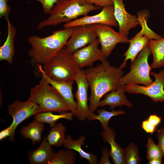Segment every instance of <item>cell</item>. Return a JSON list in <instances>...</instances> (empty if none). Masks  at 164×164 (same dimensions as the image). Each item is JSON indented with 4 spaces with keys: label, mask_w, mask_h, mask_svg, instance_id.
<instances>
[{
    "label": "cell",
    "mask_w": 164,
    "mask_h": 164,
    "mask_svg": "<svg viewBox=\"0 0 164 164\" xmlns=\"http://www.w3.org/2000/svg\"><path fill=\"white\" fill-rule=\"evenodd\" d=\"M84 71L91 89L89 107L91 112L94 113L102 97L117 88L123 72L119 67L111 66L107 60Z\"/></svg>",
    "instance_id": "6da1fadb"
},
{
    "label": "cell",
    "mask_w": 164,
    "mask_h": 164,
    "mask_svg": "<svg viewBox=\"0 0 164 164\" xmlns=\"http://www.w3.org/2000/svg\"><path fill=\"white\" fill-rule=\"evenodd\" d=\"M74 27L54 31L47 36L41 37L36 35L27 39L31 45L28 55L37 63L45 65L50 61L66 44Z\"/></svg>",
    "instance_id": "7a4b0ae2"
},
{
    "label": "cell",
    "mask_w": 164,
    "mask_h": 164,
    "mask_svg": "<svg viewBox=\"0 0 164 164\" xmlns=\"http://www.w3.org/2000/svg\"><path fill=\"white\" fill-rule=\"evenodd\" d=\"M100 9L89 3L86 0H58L51 9L49 17L39 23L37 28L41 29L46 26L68 22Z\"/></svg>",
    "instance_id": "3957f363"
},
{
    "label": "cell",
    "mask_w": 164,
    "mask_h": 164,
    "mask_svg": "<svg viewBox=\"0 0 164 164\" xmlns=\"http://www.w3.org/2000/svg\"><path fill=\"white\" fill-rule=\"evenodd\" d=\"M41 76L39 84L31 89L29 98L39 106L40 112L61 113L70 111L62 96L43 76Z\"/></svg>",
    "instance_id": "277c9868"
},
{
    "label": "cell",
    "mask_w": 164,
    "mask_h": 164,
    "mask_svg": "<svg viewBox=\"0 0 164 164\" xmlns=\"http://www.w3.org/2000/svg\"><path fill=\"white\" fill-rule=\"evenodd\" d=\"M43 68L50 78L61 82H74L80 69L75 61L73 54L69 53L65 46L50 61L43 65Z\"/></svg>",
    "instance_id": "5b68a950"
},
{
    "label": "cell",
    "mask_w": 164,
    "mask_h": 164,
    "mask_svg": "<svg viewBox=\"0 0 164 164\" xmlns=\"http://www.w3.org/2000/svg\"><path fill=\"white\" fill-rule=\"evenodd\" d=\"M149 14V12L146 10L138 12V24L141 25L142 29L129 39V47L123 54L125 58L120 68L122 69L125 67L126 66V62L128 60H131V62H132L140 52L147 45L150 39H158L162 37L148 27L147 21Z\"/></svg>",
    "instance_id": "8992f818"
},
{
    "label": "cell",
    "mask_w": 164,
    "mask_h": 164,
    "mask_svg": "<svg viewBox=\"0 0 164 164\" xmlns=\"http://www.w3.org/2000/svg\"><path fill=\"white\" fill-rule=\"evenodd\" d=\"M152 54L150 47L145 46L131 62V70L123 76L120 83L125 85L130 84H142L148 86L153 82L150 77L152 68L149 65L148 59Z\"/></svg>",
    "instance_id": "52a82bcc"
},
{
    "label": "cell",
    "mask_w": 164,
    "mask_h": 164,
    "mask_svg": "<svg viewBox=\"0 0 164 164\" xmlns=\"http://www.w3.org/2000/svg\"><path fill=\"white\" fill-rule=\"evenodd\" d=\"M8 109L9 114L13 119L10 125L12 128V133L9 139L13 142L15 130L18 126L25 120L40 112V108L36 103L28 98L24 101L15 100L8 105Z\"/></svg>",
    "instance_id": "ba28073f"
},
{
    "label": "cell",
    "mask_w": 164,
    "mask_h": 164,
    "mask_svg": "<svg viewBox=\"0 0 164 164\" xmlns=\"http://www.w3.org/2000/svg\"><path fill=\"white\" fill-rule=\"evenodd\" d=\"M155 80L148 86L138 84H130L125 85L126 92L131 94H141L151 98L153 103L164 101V69L158 73L150 72Z\"/></svg>",
    "instance_id": "9c48e42d"
},
{
    "label": "cell",
    "mask_w": 164,
    "mask_h": 164,
    "mask_svg": "<svg viewBox=\"0 0 164 164\" xmlns=\"http://www.w3.org/2000/svg\"><path fill=\"white\" fill-rule=\"evenodd\" d=\"M97 37L101 45V50L107 58L118 43H128L129 39L119 32L115 31L110 26L94 24Z\"/></svg>",
    "instance_id": "30bf717a"
},
{
    "label": "cell",
    "mask_w": 164,
    "mask_h": 164,
    "mask_svg": "<svg viewBox=\"0 0 164 164\" xmlns=\"http://www.w3.org/2000/svg\"><path fill=\"white\" fill-rule=\"evenodd\" d=\"M94 24L74 27L73 30L65 46L67 51L73 54L87 46L97 39Z\"/></svg>",
    "instance_id": "8fae6325"
},
{
    "label": "cell",
    "mask_w": 164,
    "mask_h": 164,
    "mask_svg": "<svg viewBox=\"0 0 164 164\" xmlns=\"http://www.w3.org/2000/svg\"><path fill=\"white\" fill-rule=\"evenodd\" d=\"M77 89L75 96L76 100L77 113L76 117L79 120L84 121L90 117L91 113L87 105L88 90L89 85L84 70L80 69L77 72L75 79Z\"/></svg>",
    "instance_id": "7c38bea8"
},
{
    "label": "cell",
    "mask_w": 164,
    "mask_h": 164,
    "mask_svg": "<svg viewBox=\"0 0 164 164\" xmlns=\"http://www.w3.org/2000/svg\"><path fill=\"white\" fill-rule=\"evenodd\" d=\"M95 24H102L116 27L118 24L114 15V6L108 5L103 7L101 11L95 15H87L67 22L63 25L64 28L78 26Z\"/></svg>",
    "instance_id": "4fadbf2b"
},
{
    "label": "cell",
    "mask_w": 164,
    "mask_h": 164,
    "mask_svg": "<svg viewBox=\"0 0 164 164\" xmlns=\"http://www.w3.org/2000/svg\"><path fill=\"white\" fill-rule=\"evenodd\" d=\"M99 40L97 39L92 43L73 54V59L79 67H92L93 63L97 60L101 62L107 61V57L101 50L99 49Z\"/></svg>",
    "instance_id": "5bb4252c"
},
{
    "label": "cell",
    "mask_w": 164,
    "mask_h": 164,
    "mask_svg": "<svg viewBox=\"0 0 164 164\" xmlns=\"http://www.w3.org/2000/svg\"><path fill=\"white\" fill-rule=\"evenodd\" d=\"M114 6V15L119 26V32L127 37L130 30L138 24L137 17L128 12L125 9L123 0H112Z\"/></svg>",
    "instance_id": "9a60e30c"
},
{
    "label": "cell",
    "mask_w": 164,
    "mask_h": 164,
    "mask_svg": "<svg viewBox=\"0 0 164 164\" xmlns=\"http://www.w3.org/2000/svg\"><path fill=\"white\" fill-rule=\"evenodd\" d=\"M38 64V67L41 75L43 76L48 83L53 87L64 99L70 111L76 117L77 113L76 102L74 100L72 92L74 82H61L53 80L45 74L42 64Z\"/></svg>",
    "instance_id": "2e32d148"
},
{
    "label": "cell",
    "mask_w": 164,
    "mask_h": 164,
    "mask_svg": "<svg viewBox=\"0 0 164 164\" xmlns=\"http://www.w3.org/2000/svg\"><path fill=\"white\" fill-rule=\"evenodd\" d=\"M126 92L125 85L120 83L116 90H112L104 95V99L100 100L98 107H102L108 105L112 110L117 106L123 105L128 107H132L133 104L125 95Z\"/></svg>",
    "instance_id": "e0dca14e"
},
{
    "label": "cell",
    "mask_w": 164,
    "mask_h": 164,
    "mask_svg": "<svg viewBox=\"0 0 164 164\" xmlns=\"http://www.w3.org/2000/svg\"><path fill=\"white\" fill-rule=\"evenodd\" d=\"M48 142L46 137H44L39 147L28 153V159L31 164H50L55 153Z\"/></svg>",
    "instance_id": "ac0fdd59"
},
{
    "label": "cell",
    "mask_w": 164,
    "mask_h": 164,
    "mask_svg": "<svg viewBox=\"0 0 164 164\" xmlns=\"http://www.w3.org/2000/svg\"><path fill=\"white\" fill-rule=\"evenodd\" d=\"M103 142L109 143L111 147L109 156L115 164H126L124 149L121 148L115 141L116 135L114 129L110 127L101 132Z\"/></svg>",
    "instance_id": "d6986e66"
},
{
    "label": "cell",
    "mask_w": 164,
    "mask_h": 164,
    "mask_svg": "<svg viewBox=\"0 0 164 164\" xmlns=\"http://www.w3.org/2000/svg\"><path fill=\"white\" fill-rule=\"evenodd\" d=\"M5 19L7 22L8 34L5 41L0 47V60H5L12 64L15 54L14 42L17 29L10 22L9 17Z\"/></svg>",
    "instance_id": "ffe728a7"
},
{
    "label": "cell",
    "mask_w": 164,
    "mask_h": 164,
    "mask_svg": "<svg viewBox=\"0 0 164 164\" xmlns=\"http://www.w3.org/2000/svg\"><path fill=\"white\" fill-rule=\"evenodd\" d=\"M85 137L81 135L77 140H73L72 136L68 135L66 137L63 146L67 149H71L77 152L80 157L87 160L90 164L98 163L97 156L91 153H88L82 149V146L84 145Z\"/></svg>",
    "instance_id": "44dd1931"
},
{
    "label": "cell",
    "mask_w": 164,
    "mask_h": 164,
    "mask_svg": "<svg viewBox=\"0 0 164 164\" xmlns=\"http://www.w3.org/2000/svg\"><path fill=\"white\" fill-rule=\"evenodd\" d=\"M45 124L34 120L28 125L23 126L20 133L25 139H30L33 145L39 143L42 140V133L45 129Z\"/></svg>",
    "instance_id": "7402d4cb"
},
{
    "label": "cell",
    "mask_w": 164,
    "mask_h": 164,
    "mask_svg": "<svg viewBox=\"0 0 164 164\" xmlns=\"http://www.w3.org/2000/svg\"><path fill=\"white\" fill-rule=\"evenodd\" d=\"M150 48L153 60L150 65L152 68L164 67V37L158 39H150L147 44Z\"/></svg>",
    "instance_id": "603a6c76"
},
{
    "label": "cell",
    "mask_w": 164,
    "mask_h": 164,
    "mask_svg": "<svg viewBox=\"0 0 164 164\" xmlns=\"http://www.w3.org/2000/svg\"><path fill=\"white\" fill-rule=\"evenodd\" d=\"M73 116V114L71 111L64 112L57 114L48 112L37 113L35 115L33 118L34 120L39 122L48 124L50 127H52L55 125L59 120L64 119L72 121Z\"/></svg>",
    "instance_id": "cb8c5ba5"
},
{
    "label": "cell",
    "mask_w": 164,
    "mask_h": 164,
    "mask_svg": "<svg viewBox=\"0 0 164 164\" xmlns=\"http://www.w3.org/2000/svg\"><path fill=\"white\" fill-rule=\"evenodd\" d=\"M46 138L49 143L52 146L60 147L63 146L66 137V127L63 123H58L50 127Z\"/></svg>",
    "instance_id": "d4e9b609"
},
{
    "label": "cell",
    "mask_w": 164,
    "mask_h": 164,
    "mask_svg": "<svg viewBox=\"0 0 164 164\" xmlns=\"http://www.w3.org/2000/svg\"><path fill=\"white\" fill-rule=\"evenodd\" d=\"M96 112L97 115L94 113L87 118V120L88 121L95 120H99L101 123L103 130L106 129L109 126V121L111 118L125 114V111L121 109L115 111L114 109L111 111H108L104 109H99L97 110Z\"/></svg>",
    "instance_id": "484cf974"
},
{
    "label": "cell",
    "mask_w": 164,
    "mask_h": 164,
    "mask_svg": "<svg viewBox=\"0 0 164 164\" xmlns=\"http://www.w3.org/2000/svg\"><path fill=\"white\" fill-rule=\"evenodd\" d=\"M76 159L74 150L69 149L60 150L55 153L50 164H74Z\"/></svg>",
    "instance_id": "4316f807"
},
{
    "label": "cell",
    "mask_w": 164,
    "mask_h": 164,
    "mask_svg": "<svg viewBox=\"0 0 164 164\" xmlns=\"http://www.w3.org/2000/svg\"><path fill=\"white\" fill-rule=\"evenodd\" d=\"M124 151L126 164H139L141 162L138 146L134 142L129 143L124 149Z\"/></svg>",
    "instance_id": "83f0119b"
},
{
    "label": "cell",
    "mask_w": 164,
    "mask_h": 164,
    "mask_svg": "<svg viewBox=\"0 0 164 164\" xmlns=\"http://www.w3.org/2000/svg\"><path fill=\"white\" fill-rule=\"evenodd\" d=\"M147 148L146 159L148 161L154 159H162L163 156L162 150L158 144H156L152 138L149 137L146 145Z\"/></svg>",
    "instance_id": "f1b7e54d"
},
{
    "label": "cell",
    "mask_w": 164,
    "mask_h": 164,
    "mask_svg": "<svg viewBox=\"0 0 164 164\" xmlns=\"http://www.w3.org/2000/svg\"><path fill=\"white\" fill-rule=\"evenodd\" d=\"M8 0H0V18L9 17L11 7L7 4Z\"/></svg>",
    "instance_id": "f546056e"
},
{
    "label": "cell",
    "mask_w": 164,
    "mask_h": 164,
    "mask_svg": "<svg viewBox=\"0 0 164 164\" xmlns=\"http://www.w3.org/2000/svg\"><path fill=\"white\" fill-rule=\"evenodd\" d=\"M40 2L45 14H49L51 9L58 0H34Z\"/></svg>",
    "instance_id": "4dcf8cb0"
},
{
    "label": "cell",
    "mask_w": 164,
    "mask_h": 164,
    "mask_svg": "<svg viewBox=\"0 0 164 164\" xmlns=\"http://www.w3.org/2000/svg\"><path fill=\"white\" fill-rule=\"evenodd\" d=\"M158 144L161 148L164 156V127L157 130L156 134Z\"/></svg>",
    "instance_id": "1f68e13d"
},
{
    "label": "cell",
    "mask_w": 164,
    "mask_h": 164,
    "mask_svg": "<svg viewBox=\"0 0 164 164\" xmlns=\"http://www.w3.org/2000/svg\"><path fill=\"white\" fill-rule=\"evenodd\" d=\"M141 127L146 132L151 135L154 133L157 128L151 124L147 119L142 121Z\"/></svg>",
    "instance_id": "d6a6232c"
},
{
    "label": "cell",
    "mask_w": 164,
    "mask_h": 164,
    "mask_svg": "<svg viewBox=\"0 0 164 164\" xmlns=\"http://www.w3.org/2000/svg\"><path fill=\"white\" fill-rule=\"evenodd\" d=\"M87 2L95 6L101 8L111 5H113L112 0H86Z\"/></svg>",
    "instance_id": "836d02e7"
},
{
    "label": "cell",
    "mask_w": 164,
    "mask_h": 164,
    "mask_svg": "<svg viewBox=\"0 0 164 164\" xmlns=\"http://www.w3.org/2000/svg\"><path fill=\"white\" fill-rule=\"evenodd\" d=\"M109 151L107 148L104 147L102 150L101 158L98 162L99 164H110L111 163L109 159Z\"/></svg>",
    "instance_id": "e575fe53"
},
{
    "label": "cell",
    "mask_w": 164,
    "mask_h": 164,
    "mask_svg": "<svg viewBox=\"0 0 164 164\" xmlns=\"http://www.w3.org/2000/svg\"><path fill=\"white\" fill-rule=\"evenodd\" d=\"M152 124L156 127L160 124L162 118L155 114H151L147 119Z\"/></svg>",
    "instance_id": "d590c367"
},
{
    "label": "cell",
    "mask_w": 164,
    "mask_h": 164,
    "mask_svg": "<svg viewBox=\"0 0 164 164\" xmlns=\"http://www.w3.org/2000/svg\"><path fill=\"white\" fill-rule=\"evenodd\" d=\"M12 126L10 125L9 127L3 129L0 132V141L10 136L12 133Z\"/></svg>",
    "instance_id": "8d00e7d4"
},
{
    "label": "cell",
    "mask_w": 164,
    "mask_h": 164,
    "mask_svg": "<svg viewBox=\"0 0 164 164\" xmlns=\"http://www.w3.org/2000/svg\"><path fill=\"white\" fill-rule=\"evenodd\" d=\"M162 163V159H154L149 161L147 162L148 164H161Z\"/></svg>",
    "instance_id": "74e56055"
},
{
    "label": "cell",
    "mask_w": 164,
    "mask_h": 164,
    "mask_svg": "<svg viewBox=\"0 0 164 164\" xmlns=\"http://www.w3.org/2000/svg\"><path fill=\"white\" fill-rule=\"evenodd\" d=\"M161 0L164 1V0Z\"/></svg>",
    "instance_id": "f35d334b"
}]
</instances>
